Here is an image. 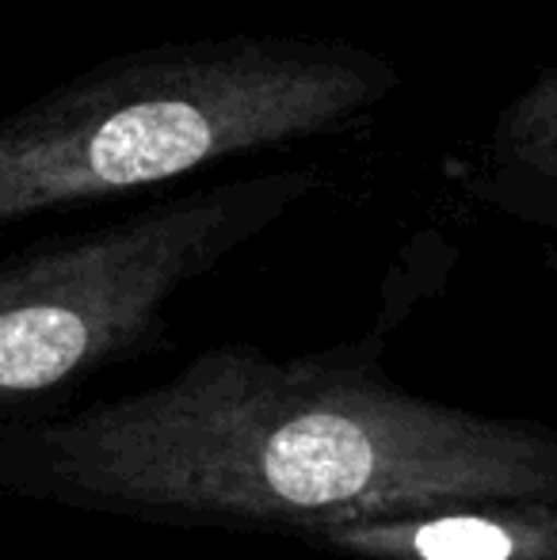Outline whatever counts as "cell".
Instances as JSON below:
<instances>
[{
  "mask_svg": "<svg viewBox=\"0 0 557 560\" xmlns=\"http://www.w3.org/2000/svg\"><path fill=\"white\" fill-rule=\"evenodd\" d=\"M0 495L294 538L459 500L557 503V428L417 397L374 339L298 359L225 343L149 389L0 420Z\"/></svg>",
  "mask_w": 557,
  "mask_h": 560,
  "instance_id": "cell-1",
  "label": "cell"
},
{
  "mask_svg": "<svg viewBox=\"0 0 557 560\" xmlns=\"http://www.w3.org/2000/svg\"><path fill=\"white\" fill-rule=\"evenodd\" d=\"M402 84L351 43L233 35L100 61L0 118V229L348 130Z\"/></svg>",
  "mask_w": 557,
  "mask_h": 560,
  "instance_id": "cell-2",
  "label": "cell"
},
{
  "mask_svg": "<svg viewBox=\"0 0 557 560\" xmlns=\"http://www.w3.org/2000/svg\"><path fill=\"white\" fill-rule=\"evenodd\" d=\"M313 187L310 168L225 179L0 264V420L38 412L156 347L179 290L268 233Z\"/></svg>",
  "mask_w": 557,
  "mask_h": 560,
  "instance_id": "cell-3",
  "label": "cell"
},
{
  "mask_svg": "<svg viewBox=\"0 0 557 560\" xmlns=\"http://www.w3.org/2000/svg\"><path fill=\"white\" fill-rule=\"evenodd\" d=\"M294 541L348 560H557V503L459 500L390 515L333 518Z\"/></svg>",
  "mask_w": 557,
  "mask_h": 560,
  "instance_id": "cell-4",
  "label": "cell"
},
{
  "mask_svg": "<svg viewBox=\"0 0 557 560\" xmlns=\"http://www.w3.org/2000/svg\"><path fill=\"white\" fill-rule=\"evenodd\" d=\"M489 195L500 207L557 229V69H543L485 141Z\"/></svg>",
  "mask_w": 557,
  "mask_h": 560,
  "instance_id": "cell-5",
  "label": "cell"
},
{
  "mask_svg": "<svg viewBox=\"0 0 557 560\" xmlns=\"http://www.w3.org/2000/svg\"><path fill=\"white\" fill-rule=\"evenodd\" d=\"M546 271L554 275V287H557V241L550 244V248H546Z\"/></svg>",
  "mask_w": 557,
  "mask_h": 560,
  "instance_id": "cell-6",
  "label": "cell"
}]
</instances>
